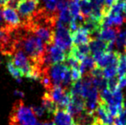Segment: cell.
I'll return each mask as SVG.
<instances>
[{
    "label": "cell",
    "instance_id": "cell-1",
    "mask_svg": "<svg viewBox=\"0 0 126 125\" xmlns=\"http://www.w3.org/2000/svg\"><path fill=\"white\" fill-rule=\"evenodd\" d=\"M9 120L11 124L15 125H36L37 116L31 108L26 106L22 100H18L13 104Z\"/></svg>",
    "mask_w": 126,
    "mask_h": 125
},
{
    "label": "cell",
    "instance_id": "cell-2",
    "mask_svg": "<svg viewBox=\"0 0 126 125\" xmlns=\"http://www.w3.org/2000/svg\"><path fill=\"white\" fill-rule=\"evenodd\" d=\"M66 57H67V53L57 45L53 43L47 45L43 57L42 71L54 64L65 62Z\"/></svg>",
    "mask_w": 126,
    "mask_h": 125
},
{
    "label": "cell",
    "instance_id": "cell-3",
    "mask_svg": "<svg viewBox=\"0 0 126 125\" xmlns=\"http://www.w3.org/2000/svg\"><path fill=\"white\" fill-rule=\"evenodd\" d=\"M69 69L70 68L65 62L56 63L43 70L42 74L47 76L52 85H59V86H61L63 79L65 77V75Z\"/></svg>",
    "mask_w": 126,
    "mask_h": 125
},
{
    "label": "cell",
    "instance_id": "cell-4",
    "mask_svg": "<svg viewBox=\"0 0 126 125\" xmlns=\"http://www.w3.org/2000/svg\"><path fill=\"white\" fill-rule=\"evenodd\" d=\"M54 43L58 46L62 48L66 53H69L71 46L73 45L72 39L69 28L62 25L57 21L54 30Z\"/></svg>",
    "mask_w": 126,
    "mask_h": 125
},
{
    "label": "cell",
    "instance_id": "cell-5",
    "mask_svg": "<svg viewBox=\"0 0 126 125\" xmlns=\"http://www.w3.org/2000/svg\"><path fill=\"white\" fill-rule=\"evenodd\" d=\"M18 12L22 18V24L31 19L37 11V4L31 0H22L17 6Z\"/></svg>",
    "mask_w": 126,
    "mask_h": 125
},
{
    "label": "cell",
    "instance_id": "cell-6",
    "mask_svg": "<svg viewBox=\"0 0 126 125\" xmlns=\"http://www.w3.org/2000/svg\"><path fill=\"white\" fill-rule=\"evenodd\" d=\"M2 16L6 22V27L9 29H15L22 25V20L18 16V13L15 9L5 6L2 10Z\"/></svg>",
    "mask_w": 126,
    "mask_h": 125
},
{
    "label": "cell",
    "instance_id": "cell-7",
    "mask_svg": "<svg viewBox=\"0 0 126 125\" xmlns=\"http://www.w3.org/2000/svg\"><path fill=\"white\" fill-rule=\"evenodd\" d=\"M70 37L73 44L75 45L81 44H89V42H90L92 38L89 33L86 30L83 26H79L74 32L71 33Z\"/></svg>",
    "mask_w": 126,
    "mask_h": 125
},
{
    "label": "cell",
    "instance_id": "cell-8",
    "mask_svg": "<svg viewBox=\"0 0 126 125\" xmlns=\"http://www.w3.org/2000/svg\"><path fill=\"white\" fill-rule=\"evenodd\" d=\"M54 116V122L56 125H73L74 124L73 116L66 110L58 109Z\"/></svg>",
    "mask_w": 126,
    "mask_h": 125
},
{
    "label": "cell",
    "instance_id": "cell-9",
    "mask_svg": "<svg viewBox=\"0 0 126 125\" xmlns=\"http://www.w3.org/2000/svg\"><path fill=\"white\" fill-rule=\"evenodd\" d=\"M120 29L121 27H115V26L102 29L97 38H100L101 40L106 42H114Z\"/></svg>",
    "mask_w": 126,
    "mask_h": 125
},
{
    "label": "cell",
    "instance_id": "cell-10",
    "mask_svg": "<svg viewBox=\"0 0 126 125\" xmlns=\"http://www.w3.org/2000/svg\"><path fill=\"white\" fill-rule=\"evenodd\" d=\"M108 42L101 40L97 38H92L89 42V46L90 49V54H94L99 52H106Z\"/></svg>",
    "mask_w": 126,
    "mask_h": 125
},
{
    "label": "cell",
    "instance_id": "cell-11",
    "mask_svg": "<svg viewBox=\"0 0 126 125\" xmlns=\"http://www.w3.org/2000/svg\"><path fill=\"white\" fill-rule=\"evenodd\" d=\"M59 0H42V6L39 9L50 16H58L57 4Z\"/></svg>",
    "mask_w": 126,
    "mask_h": 125
},
{
    "label": "cell",
    "instance_id": "cell-12",
    "mask_svg": "<svg viewBox=\"0 0 126 125\" xmlns=\"http://www.w3.org/2000/svg\"><path fill=\"white\" fill-rule=\"evenodd\" d=\"M42 106L44 108L45 111H46L49 115H54L58 109L57 104L51 100V98L46 93L43 94L42 97Z\"/></svg>",
    "mask_w": 126,
    "mask_h": 125
},
{
    "label": "cell",
    "instance_id": "cell-13",
    "mask_svg": "<svg viewBox=\"0 0 126 125\" xmlns=\"http://www.w3.org/2000/svg\"><path fill=\"white\" fill-rule=\"evenodd\" d=\"M96 66V62L94 61L92 55H88L84 58V60L80 63L79 70H80L81 76L90 73L93 69Z\"/></svg>",
    "mask_w": 126,
    "mask_h": 125
},
{
    "label": "cell",
    "instance_id": "cell-14",
    "mask_svg": "<svg viewBox=\"0 0 126 125\" xmlns=\"http://www.w3.org/2000/svg\"><path fill=\"white\" fill-rule=\"evenodd\" d=\"M125 41H126V29H122L121 27L120 30H119L117 35V38L115 39V47L117 48L118 52H120V50H124Z\"/></svg>",
    "mask_w": 126,
    "mask_h": 125
},
{
    "label": "cell",
    "instance_id": "cell-15",
    "mask_svg": "<svg viewBox=\"0 0 126 125\" xmlns=\"http://www.w3.org/2000/svg\"><path fill=\"white\" fill-rule=\"evenodd\" d=\"M72 18L73 17L69 9L64 10V11L58 13V22L66 27H69V25L70 23Z\"/></svg>",
    "mask_w": 126,
    "mask_h": 125
},
{
    "label": "cell",
    "instance_id": "cell-16",
    "mask_svg": "<svg viewBox=\"0 0 126 125\" xmlns=\"http://www.w3.org/2000/svg\"><path fill=\"white\" fill-rule=\"evenodd\" d=\"M80 13L85 18H88L90 15L93 9L91 0H80Z\"/></svg>",
    "mask_w": 126,
    "mask_h": 125
},
{
    "label": "cell",
    "instance_id": "cell-17",
    "mask_svg": "<svg viewBox=\"0 0 126 125\" xmlns=\"http://www.w3.org/2000/svg\"><path fill=\"white\" fill-rule=\"evenodd\" d=\"M126 73V54L120 53L117 67V76L118 77H123Z\"/></svg>",
    "mask_w": 126,
    "mask_h": 125
},
{
    "label": "cell",
    "instance_id": "cell-18",
    "mask_svg": "<svg viewBox=\"0 0 126 125\" xmlns=\"http://www.w3.org/2000/svg\"><path fill=\"white\" fill-rule=\"evenodd\" d=\"M6 67H7V69L9 71V73L12 75V77H14L16 81H18V83H21L22 82V75L20 73V72L18 71V69L16 68L14 65H13L12 61H11V59L8 57V60L6 62Z\"/></svg>",
    "mask_w": 126,
    "mask_h": 125
},
{
    "label": "cell",
    "instance_id": "cell-19",
    "mask_svg": "<svg viewBox=\"0 0 126 125\" xmlns=\"http://www.w3.org/2000/svg\"><path fill=\"white\" fill-rule=\"evenodd\" d=\"M107 88L112 93H115L117 89L120 88L119 87V77L115 76L107 80Z\"/></svg>",
    "mask_w": 126,
    "mask_h": 125
},
{
    "label": "cell",
    "instance_id": "cell-20",
    "mask_svg": "<svg viewBox=\"0 0 126 125\" xmlns=\"http://www.w3.org/2000/svg\"><path fill=\"white\" fill-rule=\"evenodd\" d=\"M68 9H69V12H70V14H71L73 18H76L77 16H78L81 14L79 4L77 2H74V1H73V0H70V1H69Z\"/></svg>",
    "mask_w": 126,
    "mask_h": 125
},
{
    "label": "cell",
    "instance_id": "cell-21",
    "mask_svg": "<svg viewBox=\"0 0 126 125\" xmlns=\"http://www.w3.org/2000/svg\"><path fill=\"white\" fill-rule=\"evenodd\" d=\"M70 0H59L57 4V12L59 13L64 10L69 8V4Z\"/></svg>",
    "mask_w": 126,
    "mask_h": 125
},
{
    "label": "cell",
    "instance_id": "cell-22",
    "mask_svg": "<svg viewBox=\"0 0 126 125\" xmlns=\"http://www.w3.org/2000/svg\"><path fill=\"white\" fill-rule=\"evenodd\" d=\"M76 46H77V49L78 50V51L83 55H85V56L90 55V49H89V46L88 44H81V45H76Z\"/></svg>",
    "mask_w": 126,
    "mask_h": 125
},
{
    "label": "cell",
    "instance_id": "cell-23",
    "mask_svg": "<svg viewBox=\"0 0 126 125\" xmlns=\"http://www.w3.org/2000/svg\"><path fill=\"white\" fill-rule=\"evenodd\" d=\"M71 69V77L73 82L78 81L79 80H81V73L79 69Z\"/></svg>",
    "mask_w": 126,
    "mask_h": 125
},
{
    "label": "cell",
    "instance_id": "cell-24",
    "mask_svg": "<svg viewBox=\"0 0 126 125\" xmlns=\"http://www.w3.org/2000/svg\"><path fill=\"white\" fill-rule=\"evenodd\" d=\"M31 108L36 116H42L43 114L45 113V110L42 108V106H35V105H34V106H31Z\"/></svg>",
    "mask_w": 126,
    "mask_h": 125
},
{
    "label": "cell",
    "instance_id": "cell-25",
    "mask_svg": "<svg viewBox=\"0 0 126 125\" xmlns=\"http://www.w3.org/2000/svg\"><path fill=\"white\" fill-rule=\"evenodd\" d=\"M93 7L103 8L105 5V0H91Z\"/></svg>",
    "mask_w": 126,
    "mask_h": 125
},
{
    "label": "cell",
    "instance_id": "cell-26",
    "mask_svg": "<svg viewBox=\"0 0 126 125\" xmlns=\"http://www.w3.org/2000/svg\"><path fill=\"white\" fill-rule=\"evenodd\" d=\"M21 1L22 0H10L7 6H9V7H11V8H13V9H15V8H17L18 3Z\"/></svg>",
    "mask_w": 126,
    "mask_h": 125
},
{
    "label": "cell",
    "instance_id": "cell-27",
    "mask_svg": "<svg viewBox=\"0 0 126 125\" xmlns=\"http://www.w3.org/2000/svg\"><path fill=\"white\" fill-rule=\"evenodd\" d=\"M4 27H6V25L2 16V10L0 7V29L4 28Z\"/></svg>",
    "mask_w": 126,
    "mask_h": 125
},
{
    "label": "cell",
    "instance_id": "cell-28",
    "mask_svg": "<svg viewBox=\"0 0 126 125\" xmlns=\"http://www.w3.org/2000/svg\"><path fill=\"white\" fill-rule=\"evenodd\" d=\"M113 3H114V0H105V6H109V7H111L113 5Z\"/></svg>",
    "mask_w": 126,
    "mask_h": 125
},
{
    "label": "cell",
    "instance_id": "cell-29",
    "mask_svg": "<svg viewBox=\"0 0 126 125\" xmlns=\"http://www.w3.org/2000/svg\"><path fill=\"white\" fill-rule=\"evenodd\" d=\"M10 0H0V7H5L6 5H8Z\"/></svg>",
    "mask_w": 126,
    "mask_h": 125
},
{
    "label": "cell",
    "instance_id": "cell-30",
    "mask_svg": "<svg viewBox=\"0 0 126 125\" xmlns=\"http://www.w3.org/2000/svg\"><path fill=\"white\" fill-rule=\"evenodd\" d=\"M14 94L15 95V96H18L19 97H24V93H23L22 92L19 91V90H15Z\"/></svg>",
    "mask_w": 126,
    "mask_h": 125
},
{
    "label": "cell",
    "instance_id": "cell-31",
    "mask_svg": "<svg viewBox=\"0 0 126 125\" xmlns=\"http://www.w3.org/2000/svg\"><path fill=\"white\" fill-rule=\"evenodd\" d=\"M43 125H56V124L52 120H46L45 122H43Z\"/></svg>",
    "mask_w": 126,
    "mask_h": 125
},
{
    "label": "cell",
    "instance_id": "cell-32",
    "mask_svg": "<svg viewBox=\"0 0 126 125\" xmlns=\"http://www.w3.org/2000/svg\"><path fill=\"white\" fill-rule=\"evenodd\" d=\"M91 125H105V124H103V123H102L101 121H100V120H96L94 121V123H93Z\"/></svg>",
    "mask_w": 126,
    "mask_h": 125
},
{
    "label": "cell",
    "instance_id": "cell-33",
    "mask_svg": "<svg viewBox=\"0 0 126 125\" xmlns=\"http://www.w3.org/2000/svg\"><path fill=\"white\" fill-rule=\"evenodd\" d=\"M31 1H33V2H34L35 3H36V4H38V3L39 2H40V0H31Z\"/></svg>",
    "mask_w": 126,
    "mask_h": 125
},
{
    "label": "cell",
    "instance_id": "cell-34",
    "mask_svg": "<svg viewBox=\"0 0 126 125\" xmlns=\"http://www.w3.org/2000/svg\"><path fill=\"white\" fill-rule=\"evenodd\" d=\"M2 56H4V55H2V54H1V52H0V63H1V62H2Z\"/></svg>",
    "mask_w": 126,
    "mask_h": 125
},
{
    "label": "cell",
    "instance_id": "cell-35",
    "mask_svg": "<svg viewBox=\"0 0 126 125\" xmlns=\"http://www.w3.org/2000/svg\"><path fill=\"white\" fill-rule=\"evenodd\" d=\"M124 13L125 14V15H126V3H125V10H124ZM126 17V16H125Z\"/></svg>",
    "mask_w": 126,
    "mask_h": 125
},
{
    "label": "cell",
    "instance_id": "cell-36",
    "mask_svg": "<svg viewBox=\"0 0 126 125\" xmlns=\"http://www.w3.org/2000/svg\"><path fill=\"white\" fill-rule=\"evenodd\" d=\"M36 125H43V122H41V123H38V124H37Z\"/></svg>",
    "mask_w": 126,
    "mask_h": 125
},
{
    "label": "cell",
    "instance_id": "cell-37",
    "mask_svg": "<svg viewBox=\"0 0 126 125\" xmlns=\"http://www.w3.org/2000/svg\"><path fill=\"white\" fill-rule=\"evenodd\" d=\"M73 1H74V2H80V0H73Z\"/></svg>",
    "mask_w": 126,
    "mask_h": 125
},
{
    "label": "cell",
    "instance_id": "cell-38",
    "mask_svg": "<svg viewBox=\"0 0 126 125\" xmlns=\"http://www.w3.org/2000/svg\"><path fill=\"white\" fill-rule=\"evenodd\" d=\"M9 125H15V124H9Z\"/></svg>",
    "mask_w": 126,
    "mask_h": 125
},
{
    "label": "cell",
    "instance_id": "cell-39",
    "mask_svg": "<svg viewBox=\"0 0 126 125\" xmlns=\"http://www.w3.org/2000/svg\"><path fill=\"white\" fill-rule=\"evenodd\" d=\"M125 79H126V73H125Z\"/></svg>",
    "mask_w": 126,
    "mask_h": 125
}]
</instances>
